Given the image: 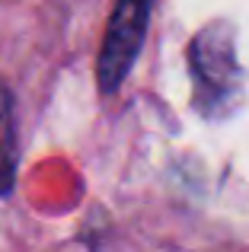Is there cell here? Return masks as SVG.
I'll return each instance as SVG.
<instances>
[{"label": "cell", "instance_id": "cell-3", "mask_svg": "<svg viewBox=\"0 0 249 252\" xmlns=\"http://www.w3.org/2000/svg\"><path fill=\"white\" fill-rule=\"evenodd\" d=\"M16 179V131H13V99L0 80V195L13 189Z\"/></svg>", "mask_w": 249, "mask_h": 252}, {"label": "cell", "instance_id": "cell-1", "mask_svg": "<svg viewBox=\"0 0 249 252\" xmlns=\"http://www.w3.org/2000/svg\"><path fill=\"white\" fill-rule=\"evenodd\" d=\"M188 64H192L198 109L211 118L224 115L227 105L240 96V86H243L233 29L224 23H214L211 29L198 32L192 48H188Z\"/></svg>", "mask_w": 249, "mask_h": 252}, {"label": "cell", "instance_id": "cell-2", "mask_svg": "<svg viewBox=\"0 0 249 252\" xmlns=\"http://www.w3.org/2000/svg\"><path fill=\"white\" fill-rule=\"evenodd\" d=\"M147 19L150 6L141 0H124L115 6L106 38H102L99 61H96V80H99L102 93H115L124 83V77L131 74L144 48V38H147Z\"/></svg>", "mask_w": 249, "mask_h": 252}]
</instances>
